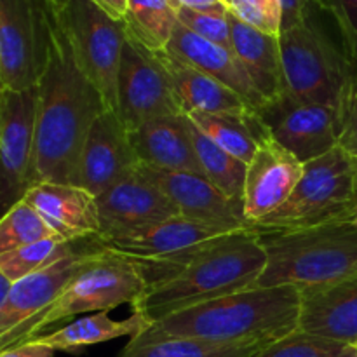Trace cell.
<instances>
[{
	"label": "cell",
	"mask_w": 357,
	"mask_h": 357,
	"mask_svg": "<svg viewBox=\"0 0 357 357\" xmlns=\"http://www.w3.org/2000/svg\"><path fill=\"white\" fill-rule=\"evenodd\" d=\"M49 237L58 236L24 201L17 202L0 218V255Z\"/></svg>",
	"instance_id": "obj_30"
},
{
	"label": "cell",
	"mask_w": 357,
	"mask_h": 357,
	"mask_svg": "<svg viewBox=\"0 0 357 357\" xmlns=\"http://www.w3.org/2000/svg\"><path fill=\"white\" fill-rule=\"evenodd\" d=\"M260 237L267 264L255 288L293 286L305 293L357 275V227L352 222Z\"/></svg>",
	"instance_id": "obj_4"
},
{
	"label": "cell",
	"mask_w": 357,
	"mask_h": 357,
	"mask_svg": "<svg viewBox=\"0 0 357 357\" xmlns=\"http://www.w3.org/2000/svg\"><path fill=\"white\" fill-rule=\"evenodd\" d=\"M192 142L204 178H208L227 197L243 201L248 164L213 143L204 132L195 128L194 122H192Z\"/></svg>",
	"instance_id": "obj_28"
},
{
	"label": "cell",
	"mask_w": 357,
	"mask_h": 357,
	"mask_svg": "<svg viewBox=\"0 0 357 357\" xmlns=\"http://www.w3.org/2000/svg\"><path fill=\"white\" fill-rule=\"evenodd\" d=\"M303 166L272 138L260 121L257 152L248 164L243 197L244 216L251 227L288 201L302 178Z\"/></svg>",
	"instance_id": "obj_15"
},
{
	"label": "cell",
	"mask_w": 357,
	"mask_h": 357,
	"mask_svg": "<svg viewBox=\"0 0 357 357\" xmlns=\"http://www.w3.org/2000/svg\"><path fill=\"white\" fill-rule=\"evenodd\" d=\"M146 286L149 282L145 274L135 260L110 253L100 246L91 257L89 264L28 326L24 344L38 337L45 328L79 314L110 312L124 303L132 307L142 298Z\"/></svg>",
	"instance_id": "obj_7"
},
{
	"label": "cell",
	"mask_w": 357,
	"mask_h": 357,
	"mask_svg": "<svg viewBox=\"0 0 357 357\" xmlns=\"http://www.w3.org/2000/svg\"><path fill=\"white\" fill-rule=\"evenodd\" d=\"M187 117L213 143L236 155L237 159L246 164L253 159L258 145V129H260L258 114L234 115L192 112L187 114Z\"/></svg>",
	"instance_id": "obj_25"
},
{
	"label": "cell",
	"mask_w": 357,
	"mask_h": 357,
	"mask_svg": "<svg viewBox=\"0 0 357 357\" xmlns=\"http://www.w3.org/2000/svg\"><path fill=\"white\" fill-rule=\"evenodd\" d=\"M94 2H96L101 9L107 10L112 17L124 21L126 13H128L129 0H94Z\"/></svg>",
	"instance_id": "obj_39"
},
{
	"label": "cell",
	"mask_w": 357,
	"mask_h": 357,
	"mask_svg": "<svg viewBox=\"0 0 357 357\" xmlns=\"http://www.w3.org/2000/svg\"><path fill=\"white\" fill-rule=\"evenodd\" d=\"M150 326L152 323L142 312H132L131 317L124 321L112 319L108 312H96L73 321L52 333L38 335L31 340L51 347L56 352H80L84 347L103 344L115 338H135L149 331Z\"/></svg>",
	"instance_id": "obj_24"
},
{
	"label": "cell",
	"mask_w": 357,
	"mask_h": 357,
	"mask_svg": "<svg viewBox=\"0 0 357 357\" xmlns=\"http://www.w3.org/2000/svg\"><path fill=\"white\" fill-rule=\"evenodd\" d=\"M354 164H356V180H357V159H354Z\"/></svg>",
	"instance_id": "obj_42"
},
{
	"label": "cell",
	"mask_w": 357,
	"mask_h": 357,
	"mask_svg": "<svg viewBox=\"0 0 357 357\" xmlns=\"http://www.w3.org/2000/svg\"><path fill=\"white\" fill-rule=\"evenodd\" d=\"M354 347H356V351H357V344H356V345H354Z\"/></svg>",
	"instance_id": "obj_46"
},
{
	"label": "cell",
	"mask_w": 357,
	"mask_h": 357,
	"mask_svg": "<svg viewBox=\"0 0 357 357\" xmlns=\"http://www.w3.org/2000/svg\"><path fill=\"white\" fill-rule=\"evenodd\" d=\"M14 282L10 281L9 278H6V274H2L0 272V307L3 305V302H6V298L9 296V291L10 288H13Z\"/></svg>",
	"instance_id": "obj_40"
},
{
	"label": "cell",
	"mask_w": 357,
	"mask_h": 357,
	"mask_svg": "<svg viewBox=\"0 0 357 357\" xmlns=\"http://www.w3.org/2000/svg\"><path fill=\"white\" fill-rule=\"evenodd\" d=\"M0 91H2V82H0Z\"/></svg>",
	"instance_id": "obj_45"
},
{
	"label": "cell",
	"mask_w": 357,
	"mask_h": 357,
	"mask_svg": "<svg viewBox=\"0 0 357 357\" xmlns=\"http://www.w3.org/2000/svg\"><path fill=\"white\" fill-rule=\"evenodd\" d=\"M352 223L357 227V206H356V211H354V216H352Z\"/></svg>",
	"instance_id": "obj_41"
},
{
	"label": "cell",
	"mask_w": 357,
	"mask_h": 357,
	"mask_svg": "<svg viewBox=\"0 0 357 357\" xmlns=\"http://www.w3.org/2000/svg\"><path fill=\"white\" fill-rule=\"evenodd\" d=\"M51 14L49 0H0L2 89L37 87L47 61Z\"/></svg>",
	"instance_id": "obj_9"
},
{
	"label": "cell",
	"mask_w": 357,
	"mask_h": 357,
	"mask_svg": "<svg viewBox=\"0 0 357 357\" xmlns=\"http://www.w3.org/2000/svg\"><path fill=\"white\" fill-rule=\"evenodd\" d=\"M52 9L82 72L100 91L108 110L117 112V73L128 38L126 23L112 17L94 0H61L52 3Z\"/></svg>",
	"instance_id": "obj_8"
},
{
	"label": "cell",
	"mask_w": 357,
	"mask_h": 357,
	"mask_svg": "<svg viewBox=\"0 0 357 357\" xmlns=\"http://www.w3.org/2000/svg\"><path fill=\"white\" fill-rule=\"evenodd\" d=\"M160 59L166 65L173 80L174 91L180 100L183 114L202 112V114H234L251 115L258 114L244 98L234 93L218 80L211 79L206 73L178 61L176 58L167 54L166 51L159 52Z\"/></svg>",
	"instance_id": "obj_23"
},
{
	"label": "cell",
	"mask_w": 357,
	"mask_h": 357,
	"mask_svg": "<svg viewBox=\"0 0 357 357\" xmlns=\"http://www.w3.org/2000/svg\"><path fill=\"white\" fill-rule=\"evenodd\" d=\"M174 9L178 7H187V9L201 10V13H216V14H227L229 13V6L223 0H171Z\"/></svg>",
	"instance_id": "obj_38"
},
{
	"label": "cell",
	"mask_w": 357,
	"mask_h": 357,
	"mask_svg": "<svg viewBox=\"0 0 357 357\" xmlns=\"http://www.w3.org/2000/svg\"><path fill=\"white\" fill-rule=\"evenodd\" d=\"M37 87L0 91V218L33 187Z\"/></svg>",
	"instance_id": "obj_11"
},
{
	"label": "cell",
	"mask_w": 357,
	"mask_h": 357,
	"mask_svg": "<svg viewBox=\"0 0 357 357\" xmlns=\"http://www.w3.org/2000/svg\"><path fill=\"white\" fill-rule=\"evenodd\" d=\"M49 2H51V3H58V2H61V0H49Z\"/></svg>",
	"instance_id": "obj_43"
},
{
	"label": "cell",
	"mask_w": 357,
	"mask_h": 357,
	"mask_svg": "<svg viewBox=\"0 0 357 357\" xmlns=\"http://www.w3.org/2000/svg\"><path fill=\"white\" fill-rule=\"evenodd\" d=\"M229 9L237 20L264 33L281 35L282 9L279 0H230Z\"/></svg>",
	"instance_id": "obj_32"
},
{
	"label": "cell",
	"mask_w": 357,
	"mask_h": 357,
	"mask_svg": "<svg viewBox=\"0 0 357 357\" xmlns=\"http://www.w3.org/2000/svg\"><path fill=\"white\" fill-rule=\"evenodd\" d=\"M282 9L281 31L291 30L298 24L305 23L321 6V0H279Z\"/></svg>",
	"instance_id": "obj_36"
},
{
	"label": "cell",
	"mask_w": 357,
	"mask_h": 357,
	"mask_svg": "<svg viewBox=\"0 0 357 357\" xmlns=\"http://www.w3.org/2000/svg\"><path fill=\"white\" fill-rule=\"evenodd\" d=\"M129 138L143 166L204 176L192 142V122L185 114L150 119L131 129Z\"/></svg>",
	"instance_id": "obj_19"
},
{
	"label": "cell",
	"mask_w": 357,
	"mask_h": 357,
	"mask_svg": "<svg viewBox=\"0 0 357 357\" xmlns=\"http://www.w3.org/2000/svg\"><path fill=\"white\" fill-rule=\"evenodd\" d=\"M143 173L166 194L181 216L225 232L251 230L243 201L223 194L208 178L187 171H167L139 164Z\"/></svg>",
	"instance_id": "obj_16"
},
{
	"label": "cell",
	"mask_w": 357,
	"mask_h": 357,
	"mask_svg": "<svg viewBox=\"0 0 357 357\" xmlns=\"http://www.w3.org/2000/svg\"><path fill=\"white\" fill-rule=\"evenodd\" d=\"M298 330L330 340L357 344V275L302 293Z\"/></svg>",
	"instance_id": "obj_21"
},
{
	"label": "cell",
	"mask_w": 357,
	"mask_h": 357,
	"mask_svg": "<svg viewBox=\"0 0 357 357\" xmlns=\"http://www.w3.org/2000/svg\"><path fill=\"white\" fill-rule=\"evenodd\" d=\"M338 119H340L338 146L344 149L352 159H357V84L342 107Z\"/></svg>",
	"instance_id": "obj_35"
},
{
	"label": "cell",
	"mask_w": 357,
	"mask_h": 357,
	"mask_svg": "<svg viewBox=\"0 0 357 357\" xmlns=\"http://www.w3.org/2000/svg\"><path fill=\"white\" fill-rule=\"evenodd\" d=\"M75 251L77 243H68L61 237H49L0 255V272L13 282H17Z\"/></svg>",
	"instance_id": "obj_29"
},
{
	"label": "cell",
	"mask_w": 357,
	"mask_h": 357,
	"mask_svg": "<svg viewBox=\"0 0 357 357\" xmlns=\"http://www.w3.org/2000/svg\"><path fill=\"white\" fill-rule=\"evenodd\" d=\"M98 248L96 239H93L82 250H77L49 267L14 282L9 296L0 307V352L24 344L28 326L89 264Z\"/></svg>",
	"instance_id": "obj_12"
},
{
	"label": "cell",
	"mask_w": 357,
	"mask_h": 357,
	"mask_svg": "<svg viewBox=\"0 0 357 357\" xmlns=\"http://www.w3.org/2000/svg\"><path fill=\"white\" fill-rule=\"evenodd\" d=\"M223 2H225V3H227V6H229V3H230V0H223Z\"/></svg>",
	"instance_id": "obj_44"
},
{
	"label": "cell",
	"mask_w": 357,
	"mask_h": 357,
	"mask_svg": "<svg viewBox=\"0 0 357 357\" xmlns=\"http://www.w3.org/2000/svg\"><path fill=\"white\" fill-rule=\"evenodd\" d=\"M166 52L176 58L178 61L206 73L208 77L232 89L257 112L265 107L264 98L258 94L251 80L248 79L246 72L234 51L201 38L194 31L185 28L180 21L174 26L173 37L167 44Z\"/></svg>",
	"instance_id": "obj_20"
},
{
	"label": "cell",
	"mask_w": 357,
	"mask_h": 357,
	"mask_svg": "<svg viewBox=\"0 0 357 357\" xmlns=\"http://www.w3.org/2000/svg\"><path fill=\"white\" fill-rule=\"evenodd\" d=\"M323 2L298 26L281 31L282 73L286 93L300 103L326 105L340 114L357 84V68L328 33L323 23Z\"/></svg>",
	"instance_id": "obj_5"
},
{
	"label": "cell",
	"mask_w": 357,
	"mask_h": 357,
	"mask_svg": "<svg viewBox=\"0 0 357 357\" xmlns=\"http://www.w3.org/2000/svg\"><path fill=\"white\" fill-rule=\"evenodd\" d=\"M356 206L354 159L344 149L335 146L319 159L307 162L288 201L251 229L264 236L352 222Z\"/></svg>",
	"instance_id": "obj_6"
},
{
	"label": "cell",
	"mask_w": 357,
	"mask_h": 357,
	"mask_svg": "<svg viewBox=\"0 0 357 357\" xmlns=\"http://www.w3.org/2000/svg\"><path fill=\"white\" fill-rule=\"evenodd\" d=\"M129 129L115 110H105L91 126L79 167V187L100 195L138 166Z\"/></svg>",
	"instance_id": "obj_17"
},
{
	"label": "cell",
	"mask_w": 357,
	"mask_h": 357,
	"mask_svg": "<svg viewBox=\"0 0 357 357\" xmlns=\"http://www.w3.org/2000/svg\"><path fill=\"white\" fill-rule=\"evenodd\" d=\"M129 37L153 52H164L178 23L171 0H129L124 17Z\"/></svg>",
	"instance_id": "obj_26"
},
{
	"label": "cell",
	"mask_w": 357,
	"mask_h": 357,
	"mask_svg": "<svg viewBox=\"0 0 357 357\" xmlns=\"http://www.w3.org/2000/svg\"><path fill=\"white\" fill-rule=\"evenodd\" d=\"M229 24L234 54L243 65L255 89L264 98L265 105L274 103L284 96L286 82L282 73L279 37L264 33L243 23L232 13H229Z\"/></svg>",
	"instance_id": "obj_22"
},
{
	"label": "cell",
	"mask_w": 357,
	"mask_h": 357,
	"mask_svg": "<svg viewBox=\"0 0 357 357\" xmlns=\"http://www.w3.org/2000/svg\"><path fill=\"white\" fill-rule=\"evenodd\" d=\"M271 344H218L195 338H160L132 344L129 342L121 357H251Z\"/></svg>",
	"instance_id": "obj_27"
},
{
	"label": "cell",
	"mask_w": 357,
	"mask_h": 357,
	"mask_svg": "<svg viewBox=\"0 0 357 357\" xmlns=\"http://www.w3.org/2000/svg\"><path fill=\"white\" fill-rule=\"evenodd\" d=\"M54 352L56 351H52L51 347H45V345L30 340L23 345L0 352V357H54Z\"/></svg>",
	"instance_id": "obj_37"
},
{
	"label": "cell",
	"mask_w": 357,
	"mask_h": 357,
	"mask_svg": "<svg viewBox=\"0 0 357 357\" xmlns=\"http://www.w3.org/2000/svg\"><path fill=\"white\" fill-rule=\"evenodd\" d=\"M272 138L302 164L319 159L338 146L340 119L326 105L300 103L288 93L258 112Z\"/></svg>",
	"instance_id": "obj_13"
},
{
	"label": "cell",
	"mask_w": 357,
	"mask_h": 357,
	"mask_svg": "<svg viewBox=\"0 0 357 357\" xmlns=\"http://www.w3.org/2000/svg\"><path fill=\"white\" fill-rule=\"evenodd\" d=\"M40 215L49 229L68 243L98 239L101 232L96 195L72 183L42 181L23 199Z\"/></svg>",
	"instance_id": "obj_18"
},
{
	"label": "cell",
	"mask_w": 357,
	"mask_h": 357,
	"mask_svg": "<svg viewBox=\"0 0 357 357\" xmlns=\"http://www.w3.org/2000/svg\"><path fill=\"white\" fill-rule=\"evenodd\" d=\"M229 13H201V10L187 9V7H178L176 17L185 28L194 31L201 38H206V40L213 42L216 45H222L229 51H234L232 37H230Z\"/></svg>",
	"instance_id": "obj_33"
},
{
	"label": "cell",
	"mask_w": 357,
	"mask_h": 357,
	"mask_svg": "<svg viewBox=\"0 0 357 357\" xmlns=\"http://www.w3.org/2000/svg\"><path fill=\"white\" fill-rule=\"evenodd\" d=\"M265 264L260 234L253 229L229 234L197 248L169 278L146 286L132 312L153 324L178 310L255 288Z\"/></svg>",
	"instance_id": "obj_3"
},
{
	"label": "cell",
	"mask_w": 357,
	"mask_h": 357,
	"mask_svg": "<svg viewBox=\"0 0 357 357\" xmlns=\"http://www.w3.org/2000/svg\"><path fill=\"white\" fill-rule=\"evenodd\" d=\"M302 293L293 286L230 293L155 321L132 344L195 338L218 344H272L298 330Z\"/></svg>",
	"instance_id": "obj_2"
},
{
	"label": "cell",
	"mask_w": 357,
	"mask_h": 357,
	"mask_svg": "<svg viewBox=\"0 0 357 357\" xmlns=\"http://www.w3.org/2000/svg\"><path fill=\"white\" fill-rule=\"evenodd\" d=\"M37 91L33 185L42 181L79 185L87 132L107 110V103L77 63L54 9L51 14L47 61Z\"/></svg>",
	"instance_id": "obj_1"
},
{
	"label": "cell",
	"mask_w": 357,
	"mask_h": 357,
	"mask_svg": "<svg viewBox=\"0 0 357 357\" xmlns=\"http://www.w3.org/2000/svg\"><path fill=\"white\" fill-rule=\"evenodd\" d=\"M117 114L126 128L164 115H181L180 100L159 52L126 38L117 73Z\"/></svg>",
	"instance_id": "obj_10"
},
{
	"label": "cell",
	"mask_w": 357,
	"mask_h": 357,
	"mask_svg": "<svg viewBox=\"0 0 357 357\" xmlns=\"http://www.w3.org/2000/svg\"><path fill=\"white\" fill-rule=\"evenodd\" d=\"M101 232L98 241L114 239L180 215L173 202L138 166L96 197Z\"/></svg>",
	"instance_id": "obj_14"
},
{
	"label": "cell",
	"mask_w": 357,
	"mask_h": 357,
	"mask_svg": "<svg viewBox=\"0 0 357 357\" xmlns=\"http://www.w3.org/2000/svg\"><path fill=\"white\" fill-rule=\"evenodd\" d=\"M251 357H357L354 345L296 330Z\"/></svg>",
	"instance_id": "obj_31"
},
{
	"label": "cell",
	"mask_w": 357,
	"mask_h": 357,
	"mask_svg": "<svg viewBox=\"0 0 357 357\" xmlns=\"http://www.w3.org/2000/svg\"><path fill=\"white\" fill-rule=\"evenodd\" d=\"M321 2L337 24L345 54L357 68V0H321Z\"/></svg>",
	"instance_id": "obj_34"
}]
</instances>
